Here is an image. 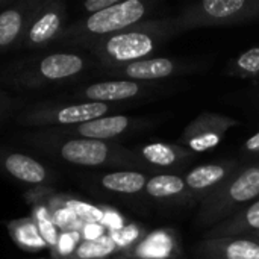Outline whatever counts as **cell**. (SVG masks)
I'll use <instances>...</instances> for the list:
<instances>
[{
    "instance_id": "cell-1",
    "label": "cell",
    "mask_w": 259,
    "mask_h": 259,
    "mask_svg": "<svg viewBox=\"0 0 259 259\" xmlns=\"http://www.w3.org/2000/svg\"><path fill=\"white\" fill-rule=\"evenodd\" d=\"M259 197V164L246 168L229 184L217 188L203 203L200 217L215 222L232 214L240 205Z\"/></svg>"
},
{
    "instance_id": "cell-2",
    "label": "cell",
    "mask_w": 259,
    "mask_h": 259,
    "mask_svg": "<svg viewBox=\"0 0 259 259\" xmlns=\"http://www.w3.org/2000/svg\"><path fill=\"white\" fill-rule=\"evenodd\" d=\"M259 18V0H205L184 12L181 24L232 26Z\"/></svg>"
},
{
    "instance_id": "cell-3",
    "label": "cell",
    "mask_w": 259,
    "mask_h": 259,
    "mask_svg": "<svg viewBox=\"0 0 259 259\" xmlns=\"http://www.w3.org/2000/svg\"><path fill=\"white\" fill-rule=\"evenodd\" d=\"M161 36H164L162 29H158L153 33L147 30L120 32L105 42V53L117 62L141 61L156 50Z\"/></svg>"
},
{
    "instance_id": "cell-4",
    "label": "cell",
    "mask_w": 259,
    "mask_h": 259,
    "mask_svg": "<svg viewBox=\"0 0 259 259\" xmlns=\"http://www.w3.org/2000/svg\"><path fill=\"white\" fill-rule=\"evenodd\" d=\"M147 12L146 3L141 0H124L114 6L93 14L87 20V29L97 35L120 32L138 23Z\"/></svg>"
},
{
    "instance_id": "cell-5",
    "label": "cell",
    "mask_w": 259,
    "mask_h": 259,
    "mask_svg": "<svg viewBox=\"0 0 259 259\" xmlns=\"http://www.w3.org/2000/svg\"><path fill=\"white\" fill-rule=\"evenodd\" d=\"M237 124L232 118H226L215 114H203L196 118L184 132V141L193 152H206L217 147L225 132Z\"/></svg>"
},
{
    "instance_id": "cell-6",
    "label": "cell",
    "mask_w": 259,
    "mask_h": 259,
    "mask_svg": "<svg viewBox=\"0 0 259 259\" xmlns=\"http://www.w3.org/2000/svg\"><path fill=\"white\" fill-rule=\"evenodd\" d=\"M199 259H259V238H206L196 246Z\"/></svg>"
},
{
    "instance_id": "cell-7",
    "label": "cell",
    "mask_w": 259,
    "mask_h": 259,
    "mask_svg": "<svg viewBox=\"0 0 259 259\" xmlns=\"http://www.w3.org/2000/svg\"><path fill=\"white\" fill-rule=\"evenodd\" d=\"M109 153L108 146L99 140H71L61 149L65 161L77 165H100L106 161Z\"/></svg>"
},
{
    "instance_id": "cell-8",
    "label": "cell",
    "mask_w": 259,
    "mask_h": 259,
    "mask_svg": "<svg viewBox=\"0 0 259 259\" xmlns=\"http://www.w3.org/2000/svg\"><path fill=\"white\" fill-rule=\"evenodd\" d=\"M256 234H259V200L253 202L247 209L241 211L234 219L215 226L208 232V238L253 237Z\"/></svg>"
},
{
    "instance_id": "cell-9",
    "label": "cell",
    "mask_w": 259,
    "mask_h": 259,
    "mask_svg": "<svg viewBox=\"0 0 259 259\" xmlns=\"http://www.w3.org/2000/svg\"><path fill=\"white\" fill-rule=\"evenodd\" d=\"M140 85L135 80H111L100 82L88 87L85 96L93 102H111V100H126L132 99L140 93Z\"/></svg>"
},
{
    "instance_id": "cell-10",
    "label": "cell",
    "mask_w": 259,
    "mask_h": 259,
    "mask_svg": "<svg viewBox=\"0 0 259 259\" xmlns=\"http://www.w3.org/2000/svg\"><path fill=\"white\" fill-rule=\"evenodd\" d=\"M175 70L176 65L168 58H149L129 62L124 67V74L134 80H155L171 76Z\"/></svg>"
},
{
    "instance_id": "cell-11",
    "label": "cell",
    "mask_w": 259,
    "mask_h": 259,
    "mask_svg": "<svg viewBox=\"0 0 259 259\" xmlns=\"http://www.w3.org/2000/svg\"><path fill=\"white\" fill-rule=\"evenodd\" d=\"M82 68H83V59L77 55H70V53H55L46 56L39 64L41 74L47 79L70 77L77 74Z\"/></svg>"
},
{
    "instance_id": "cell-12",
    "label": "cell",
    "mask_w": 259,
    "mask_h": 259,
    "mask_svg": "<svg viewBox=\"0 0 259 259\" xmlns=\"http://www.w3.org/2000/svg\"><path fill=\"white\" fill-rule=\"evenodd\" d=\"M129 126V118L124 115L100 117L97 120L83 123L79 126V134L88 140H105L123 134Z\"/></svg>"
},
{
    "instance_id": "cell-13",
    "label": "cell",
    "mask_w": 259,
    "mask_h": 259,
    "mask_svg": "<svg viewBox=\"0 0 259 259\" xmlns=\"http://www.w3.org/2000/svg\"><path fill=\"white\" fill-rule=\"evenodd\" d=\"M5 167L14 178L27 184H41L46 179V168L26 155H9L5 161Z\"/></svg>"
},
{
    "instance_id": "cell-14",
    "label": "cell",
    "mask_w": 259,
    "mask_h": 259,
    "mask_svg": "<svg viewBox=\"0 0 259 259\" xmlns=\"http://www.w3.org/2000/svg\"><path fill=\"white\" fill-rule=\"evenodd\" d=\"M229 171L231 170L226 165H220V164L200 165V167L193 168L187 175L185 184L188 188L194 191H203V190H208L222 184V181L226 179Z\"/></svg>"
},
{
    "instance_id": "cell-15",
    "label": "cell",
    "mask_w": 259,
    "mask_h": 259,
    "mask_svg": "<svg viewBox=\"0 0 259 259\" xmlns=\"http://www.w3.org/2000/svg\"><path fill=\"white\" fill-rule=\"evenodd\" d=\"M147 179L138 171H115L102 178V185L114 193L135 194L146 188Z\"/></svg>"
},
{
    "instance_id": "cell-16",
    "label": "cell",
    "mask_w": 259,
    "mask_h": 259,
    "mask_svg": "<svg viewBox=\"0 0 259 259\" xmlns=\"http://www.w3.org/2000/svg\"><path fill=\"white\" fill-rule=\"evenodd\" d=\"M106 111H108L106 103L90 102V103L67 106V108H64V109H61L58 112L56 118H58L59 123H64V124H76V123L83 124V123L100 118Z\"/></svg>"
},
{
    "instance_id": "cell-17",
    "label": "cell",
    "mask_w": 259,
    "mask_h": 259,
    "mask_svg": "<svg viewBox=\"0 0 259 259\" xmlns=\"http://www.w3.org/2000/svg\"><path fill=\"white\" fill-rule=\"evenodd\" d=\"M187 184L185 179L175 176V175H159L147 181L146 191L152 197L158 199H168L181 194L185 190Z\"/></svg>"
},
{
    "instance_id": "cell-18",
    "label": "cell",
    "mask_w": 259,
    "mask_h": 259,
    "mask_svg": "<svg viewBox=\"0 0 259 259\" xmlns=\"http://www.w3.org/2000/svg\"><path fill=\"white\" fill-rule=\"evenodd\" d=\"M141 155L144 156V159H147L149 162H152L155 165L168 167V165H173L176 161H179L181 156L184 155V152L170 144L153 143V144L144 146L141 150Z\"/></svg>"
},
{
    "instance_id": "cell-19",
    "label": "cell",
    "mask_w": 259,
    "mask_h": 259,
    "mask_svg": "<svg viewBox=\"0 0 259 259\" xmlns=\"http://www.w3.org/2000/svg\"><path fill=\"white\" fill-rule=\"evenodd\" d=\"M61 18L56 12H46L32 27L29 32V38L32 42H46L59 30Z\"/></svg>"
},
{
    "instance_id": "cell-20",
    "label": "cell",
    "mask_w": 259,
    "mask_h": 259,
    "mask_svg": "<svg viewBox=\"0 0 259 259\" xmlns=\"http://www.w3.org/2000/svg\"><path fill=\"white\" fill-rule=\"evenodd\" d=\"M23 17L18 11L8 9L0 14V46L11 44L20 33Z\"/></svg>"
},
{
    "instance_id": "cell-21",
    "label": "cell",
    "mask_w": 259,
    "mask_h": 259,
    "mask_svg": "<svg viewBox=\"0 0 259 259\" xmlns=\"http://www.w3.org/2000/svg\"><path fill=\"white\" fill-rule=\"evenodd\" d=\"M114 249H115L114 241L103 237V238H97V240L82 243L76 250V256L80 259L103 258V256L109 255Z\"/></svg>"
},
{
    "instance_id": "cell-22",
    "label": "cell",
    "mask_w": 259,
    "mask_h": 259,
    "mask_svg": "<svg viewBox=\"0 0 259 259\" xmlns=\"http://www.w3.org/2000/svg\"><path fill=\"white\" fill-rule=\"evenodd\" d=\"M68 208L83 222L88 223H99L103 219V212L100 209H97L96 206L90 205V203H83L79 200H71L68 202Z\"/></svg>"
},
{
    "instance_id": "cell-23",
    "label": "cell",
    "mask_w": 259,
    "mask_h": 259,
    "mask_svg": "<svg viewBox=\"0 0 259 259\" xmlns=\"http://www.w3.org/2000/svg\"><path fill=\"white\" fill-rule=\"evenodd\" d=\"M38 228L41 231V235L42 238L50 243V244H56L58 241V235H56V231H55V226L52 225L49 215L44 212V211H39L38 212Z\"/></svg>"
},
{
    "instance_id": "cell-24",
    "label": "cell",
    "mask_w": 259,
    "mask_h": 259,
    "mask_svg": "<svg viewBox=\"0 0 259 259\" xmlns=\"http://www.w3.org/2000/svg\"><path fill=\"white\" fill-rule=\"evenodd\" d=\"M238 64L249 73H258L259 71V50L253 49L249 53L243 55L238 59Z\"/></svg>"
},
{
    "instance_id": "cell-25",
    "label": "cell",
    "mask_w": 259,
    "mask_h": 259,
    "mask_svg": "<svg viewBox=\"0 0 259 259\" xmlns=\"http://www.w3.org/2000/svg\"><path fill=\"white\" fill-rule=\"evenodd\" d=\"M115 3H118L117 0H88L83 3V8L93 14H97L100 11H105L111 6H114Z\"/></svg>"
},
{
    "instance_id": "cell-26",
    "label": "cell",
    "mask_w": 259,
    "mask_h": 259,
    "mask_svg": "<svg viewBox=\"0 0 259 259\" xmlns=\"http://www.w3.org/2000/svg\"><path fill=\"white\" fill-rule=\"evenodd\" d=\"M244 149L247 152H253L258 153L259 152V132H256L253 137H250L246 143H244Z\"/></svg>"
},
{
    "instance_id": "cell-27",
    "label": "cell",
    "mask_w": 259,
    "mask_h": 259,
    "mask_svg": "<svg viewBox=\"0 0 259 259\" xmlns=\"http://www.w3.org/2000/svg\"><path fill=\"white\" fill-rule=\"evenodd\" d=\"M253 237H255V238H259V234H256V235H253Z\"/></svg>"
}]
</instances>
